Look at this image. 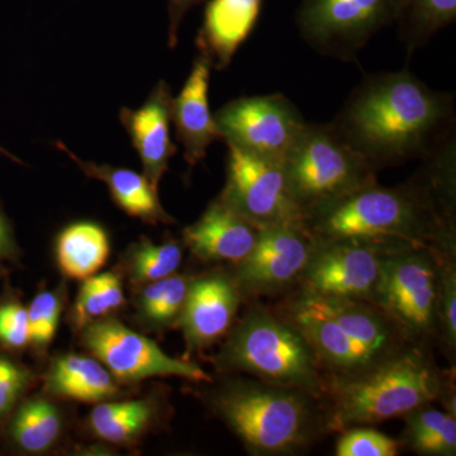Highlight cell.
Listing matches in <instances>:
<instances>
[{"instance_id": "1", "label": "cell", "mask_w": 456, "mask_h": 456, "mask_svg": "<svg viewBox=\"0 0 456 456\" xmlns=\"http://www.w3.org/2000/svg\"><path fill=\"white\" fill-rule=\"evenodd\" d=\"M404 184L368 185L308 213L303 228L314 241H353L380 254L430 250L456 255L455 139L426 158Z\"/></svg>"}, {"instance_id": "2", "label": "cell", "mask_w": 456, "mask_h": 456, "mask_svg": "<svg viewBox=\"0 0 456 456\" xmlns=\"http://www.w3.org/2000/svg\"><path fill=\"white\" fill-rule=\"evenodd\" d=\"M375 170L425 160L455 139L454 95L412 73L367 75L332 122Z\"/></svg>"}, {"instance_id": "3", "label": "cell", "mask_w": 456, "mask_h": 456, "mask_svg": "<svg viewBox=\"0 0 456 456\" xmlns=\"http://www.w3.org/2000/svg\"><path fill=\"white\" fill-rule=\"evenodd\" d=\"M454 380L437 367L430 347L419 345L358 373L326 377L329 431L382 424L434 402L456 417Z\"/></svg>"}, {"instance_id": "4", "label": "cell", "mask_w": 456, "mask_h": 456, "mask_svg": "<svg viewBox=\"0 0 456 456\" xmlns=\"http://www.w3.org/2000/svg\"><path fill=\"white\" fill-rule=\"evenodd\" d=\"M209 403L251 455L299 454L330 432L321 399L256 378H228Z\"/></svg>"}, {"instance_id": "5", "label": "cell", "mask_w": 456, "mask_h": 456, "mask_svg": "<svg viewBox=\"0 0 456 456\" xmlns=\"http://www.w3.org/2000/svg\"><path fill=\"white\" fill-rule=\"evenodd\" d=\"M218 367L263 382L299 389L323 401L326 374L310 344L277 310L253 299L228 332Z\"/></svg>"}, {"instance_id": "6", "label": "cell", "mask_w": 456, "mask_h": 456, "mask_svg": "<svg viewBox=\"0 0 456 456\" xmlns=\"http://www.w3.org/2000/svg\"><path fill=\"white\" fill-rule=\"evenodd\" d=\"M283 167L303 218L377 183L378 171L332 123H307L285 156Z\"/></svg>"}, {"instance_id": "7", "label": "cell", "mask_w": 456, "mask_h": 456, "mask_svg": "<svg viewBox=\"0 0 456 456\" xmlns=\"http://www.w3.org/2000/svg\"><path fill=\"white\" fill-rule=\"evenodd\" d=\"M440 256L421 248L387 255L373 301L408 341L430 349L439 338Z\"/></svg>"}, {"instance_id": "8", "label": "cell", "mask_w": 456, "mask_h": 456, "mask_svg": "<svg viewBox=\"0 0 456 456\" xmlns=\"http://www.w3.org/2000/svg\"><path fill=\"white\" fill-rule=\"evenodd\" d=\"M399 0H302L297 25L322 55L353 61L375 33L395 23Z\"/></svg>"}, {"instance_id": "9", "label": "cell", "mask_w": 456, "mask_h": 456, "mask_svg": "<svg viewBox=\"0 0 456 456\" xmlns=\"http://www.w3.org/2000/svg\"><path fill=\"white\" fill-rule=\"evenodd\" d=\"M213 118L228 146L281 163L307 126L298 108L281 93L233 99Z\"/></svg>"}, {"instance_id": "10", "label": "cell", "mask_w": 456, "mask_h": 456, "mask_svg": "<svg viewBox=\"0 0 456 456\" xmlns=\"http://www.w3.org/2000/svg\"><path fill=\"white\" fill-rule=\"evenodd\" d=\"M226 184L220 200L257 228L297 224L302 213L294 202L283 163L255 158L228 146Z\"/></svg>"}, {"instance_id": "11", "label": "cell", "mask_w": 456, "mask_h": 456, "mask_svg": "<svg viewBox=\"0 0 456 456\" xmlns=\"http://www.w3.org/2000/svg\"><path fill=\"white\" fill-rule=\"evenodd\" d=\"M83 342L114 378L125 382L154 377L212 382L200 365L167 355L154 341L114 320L101 318L84 326Z\"/></svg>"}, {"instance_id": "12", "label": "cell", "mask_w": 456, "mask_h": 456, "mask_svg": "<svg viewBox=\"0 0 456 456\" xmlns=\"http://www.w3.org/2000/svg\"><path fill=\"white\" fill-rule=\"evenodd\" d=\"M310 233L297 224L261 228L259 240L231 275L245 299L293 292L314 253Z\"/></svg>"}, {"instance_id": "13", "label": "cell", "mask_w": 456, "mask_h": 456, "mask_svg": "<svg viewBox=\"0 0 456 456\" xmlns=\"http://www.w3.org/2000/svg\"><path fill=\"white\" fill-rule=\"evenodd\" d=\"M384 255L353 241H314L307 268L294 290L373 303Z\"/></svg>"}, {"instance_id": "14", "label": "cell", "mask_w": 456, "mask_h": 456, "mask_svg": "<svg viewBox=\"0 0 456 456\" xmlns=\"http://www.w3.org/2000/svg\"><path fill=\"white\" fill-rule=\"evenodd\" d=\"M244 299L231 273L191 279L178 322L189 351L207 349L224 338L232 329Z\"/></svg>"}, {"instance_id": "15", "label": "cell", "mask_w": 456, "mask_h": 456, "mask_svg": "<svg viewBox=\"0 0 456 456\" xmlns=\"http://www.w3.org/2000/svg\"><path fill=\"white\" fill-rule=\"evenodd\" d=\"M173 98L170 86L161 80L142 106L137 110L122 108L119 112L122 126L140 156L143 175L155 188L169 169L170 159L176 154L170 137Z\"/></svg>"}, {"instance_id": "16", "label": "cell", "mask_w": 456, "mask_h": 456, "mask_svg": "<svg viewBox=\"0 0 456 456\" xmlns=\"http://www.w3.org/2000/svg\"><path fill=\"white\" fill-rule=\"evenodd\" d=\"M260 228L246 221L220 198L203 215L183 230V242L198 259L236 265L254 250Z\"/></svg>"}, {"instance_id": "17", "label": "cell", "mask_w": 456, "mask_h": 456, "mask_svg": "<svg viewBox=\"0 0 456 456\" xmlns=\"http://www.w3.org/2000/svg\"><path fill=\"white\" fill-rule=\"evenodd\" d=\"M212 64L208 57L198 53L187 82L179 95L173 98L171 122L176 139L184 149V160L193 167L206 158L207 150L221 140L220 132L209 110V80Z\"/></svg>"}, {"instance_id": "18", "label": "cell", "mask_w": 456, "mask_h": 456, "mask_svg": "<svg viewBox=\"0 0 456 456\" xmlns=\"http://www.w3.org/2000/svg\"><path fill=\"white\" fill-rule=\"evenodd\" d=\"M263 0H207L196 45L212 68L222 71L253 32Z\"/></svg>"}, {"instance_id": "19", "label": "cell", "mask_w": 456, "mask_h": 456, "mask_svg": "<svg viewBox=\"0 0 456 456\" xmlns=\"http://www.w3.org/2000/svg\"><path fill=\"white\" fill-rule=\"evenodd\" d=\"M57 149L65 152L89 178L101 180L110 189L114 203L131 217L150 224H174V218L165 211L155 188L145 175L130 169L113 167L82 160L65 143L56 142Z\"/></svg>"}, {"instance_id": "20", "label": "cell", "mask_w": 456, "mask_h": 456, "mask_svg": "<svg viewBox=\"0 0 456 456\" xmlns=\"http://www.w3.org/2000/svg\"><path fill=\"white\" fill-rule=\"evenodd\" d=\"M46 383L53 395L79 402L106 401L118 391L113 374L102 362L75 354L51 364Z\"/></svg>"}, {"instance_id": "21", "label": "cell", "mask_w": 456, "mask_h": 456, "mask_svg": "<svg viewBox=\"0 0 456 456\" xmlns=\"http://www.w3.org/2000/svg\"><path fill=\"white\" fill-rule=\"evenodd\" d=\"M110 255V240L103 227L93 222H77L60 233L56 256L69 278L84 279L97 274Z\"/></svg>"}, {"instance_id": "22", "label": "cell", "mask_w": 456, "mask_h": 456, "mask_svg": "<svg viewBox=\"0 0 456 456\" xmlns=\"http://www.w3.org/2000/svg\"><path fill=\"white\" fill-rule=\"evenodd\" d=\"M404 431L402 445L425 456L456 454V417L431 404L416 408L402 417Z\"/></svg>"}, {"instance_id": "23", "label": "cell", "mask_w": 456, "mask_h": 456, "mask_svg": "<svg viewBox=\"0 0 456 456\" xmlns=\"http://www.w3.org/2000/svg\"><path fill=\"white\" fill-rule=\"evenodd\" d=\"M456 18V0H399V38L408 56L431 40L435 33L452 25Z\"/></svg>"}, {"instance_id": "24", "label": "cell", "mask_w": 456, "mask_h": 456, "mask_svg": "<svg viewBox=\"0 0 456 456\" xmlns=\"http://www.w3.org/2000/svg\"><path fill=\"white\" fill-rule=\"evenodd\" d=\"M154 416L155 404L149 399L103 402L90 413L89 425L102 440L125 444L139 437L151 425Z\"/></svg>"}, {"instance_id": "25", "label": "cell", "mask_w": 456, "mask_h": 456, "mask_svg": "<svg viewBox=\"0 0 456 456\" xmlns=\"http://www.w3.org/2000/svg\"><path fill=\"white\" fill-rule=\"evenodd\" d=\"M61 432V416L51 402L33 398L18 408L12 419V440L27 452H44L56 443Z\"/></svg>"}, {"instance_id": "26", "label": "cell", "mask_w": 456, "mask_h": 456, "mask_svg": "<svg viewBox=\"0 0 456 456\" xmlns=\"http://www.w3.org/2000/svg\"><path fill=\"white\" fill-rule=\"evenodd\" d=\"M191 279L175 273L160 281L143 284L145 287L137 298V308L147 325L155 329L178 325Z\"/></svg>"}, {"instance_id": "27", "label": "cell", "mask_w": 456, "mask_h": 456, "mask_svg": "<svg viewBox=\"0 0 456 456\" xmlns=\"http://www.w3.org/2000/svg\"><path fill=\"white\" fill-rule=\"evenodd\" d=\"M182 261L183 246L179 242L154 244L142 239L128 251V274L134 283H151L175 274Z\"/></svg>"}, {"instance_id": "28", "label": "cell", "mask_w": 456, "mask_h": 456, "mask_svg": "<svg viewBox=\"0 0 456 456\" xmlns=\"http://www.w3.org/2000/svg\"><path fill=\"white\" fill-rule=\"evenodd\" d=\"M125 302L122 284L113 273L92 275L84 279L75 303V322L86 326L90 322L106 317L110 312L121 307Z\"/></svg>"}, {"instance_id": "29", "label": "cell", "mask_w": 456, "mask_h": 456, "mask_svg": "<svg viewBox=\"0 0 456 456\" xmlns=\"http://www.w3.org/2000/svg\"><path fill=\"white\" fill-rule=\"evenodd\" d=\"M437 344L449 362H455L456 353V255H443L439 260V293H437Z\"/></svg>"}, {"instance_id": "30", "label": "cell", "mask_w": 456, "mask_h": 456, "mask_svg": "<svg viewBox=\"0 0 456 456\" xmlns=\"http://www.w3.org/2000/svg\"><path fill=\"white\" fill-rule=\"evenodd\" d=\"M402 444L382 432L365 426L342 431L335 448L336 456H397Z\"/></svg>"}, {"instance_id": "31", "label": "cell", "mask_w": 456, "mask_h": 456, "mask_svg": "<svg viewBox=\"0 0 456 456\" xmlns=\"http://www.w3.org/2000/svg\"><path fill=\"white\" fill-rule=\"evenodd\" d=\"M61 298L53 292H41L27 308L28 314L29 344L46 349L55 338L61 314Z\"/></svg>"}, {"instance_id": "32", "label": "cell", "mask_w": 456, "mask_h": 456, "mask_svg": "<svg viewBox=\"0 0 456 456\" xmlns=\"http://www.w3.org/2000/svg\"><path fill=\"white\" fill-rule=\"evenodd\" d=\"M31 383V374L11 359L0 355V421L5 419Z\"/></svg>"}, {"instance_id": "33", "label": "cell", "mask_w": 456, "mask_h": 456, "mask_svg": "<svg viewBox=\"0 0 456 456\" xmlns=\"http://www.w3.org/2000/svg\"><path fill=\"white\" fill-rule=\"evenodd\" d=\"M0 342L9 349H22L29 344L28 314L20 303L0 305Z\"/></svg>"}, {"instance_id": "34", "label": "cell", "mask_w": 456, "mask_h": 456, "mask_svg": "<svg viewBox=\"0 0 456 456\" xmlns=\"http://www.w3.org/2000/svg\"><path fill=\"white\" fill-rule=\"evenodd\" d=\"M203 2H207V0H167V14H169L167 44L171 49L178 45L179 28L185 14Z\"/></svg>"}, {"instance_id": "35", "label": "cell", "mask_w": 456, "mask_h": 456, "mask_svg": "<svg viewBox=\"0 0 456 456\" xmlns=\"http://www.w3.org/2000/svg\"><path fill=\"white\" fill-rule=\"evenodd\" d=\"M17 253L13 228L0 207V260L11 259Z\"/></svg>"}, {"instance_id": "36", "label": "cell", "mask_w": 456, "mask_h": 456, "mask_svg": "<svg viewBox=\"0 0 456 456\" xmlns=\"http://www.w3.org/2000/svg\"><path fill=\"white\" fill-rule=\"evenodd\" d=\"M0 155L5 156V158L11 159V160L14 161V163L23 164L22 160H20V159H18L17 156L12 155L11 152H9L8 150H5L4 147H3V146H0Z\"/></svg>"}, {"instance_id": "37", "label": "cell", "mask_w": 456, "mask_h": 456, "mask_svg": "<svg viewBox=\"0 0 456 456\" xmlns=\"http://www.w3.org/2000/svg\"><path fill=\"white\" fill-rule=\"evenodd\" d=\"M2 274H3L2 270H0V277H2Z\"/></svg>"}]
</instances>
